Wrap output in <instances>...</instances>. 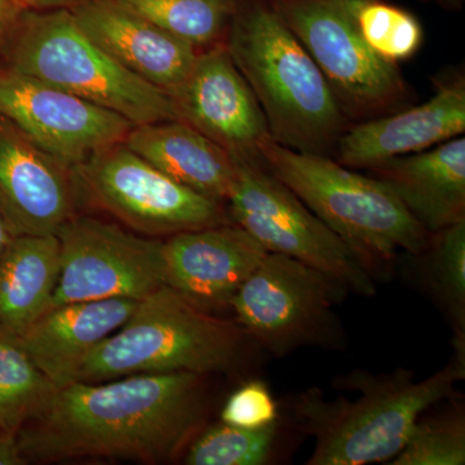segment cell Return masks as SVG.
<instances>
[{"instance_id": "obj_29", "label": "cell", "mask_w": 465, "mask_h": 465, "mask_svg": "<svg viewBox=\"0 0 465 465\" xmlns=\"http://www.w3.org/2000/svg\"><path fill=\"white\" fill-rule=\"evenodd\" d=\"M25 11L17 0H0V47L11 38Z\"/></svg>"}, {"instance_id": "obj_27", "label": "cell", "mask_w": 465, "mask_h": 465, "mask_svg": "<svg viewBox=\"0 0 465 465\" xmlns=\"http://www.w3.org/2000/svg\"><path fill=\"white\" fill-rule=\"evenodd\" d=\"M430 411V410H428ZM423 415L416 421L402 450L390 465H464L463 407Z\"/></svg>"}, {"instance_id": "obj_34", "label": "cell", "mask_w": 465, "mask_h": 465, "mask_svg": "<svg viewBox=\"0 0 465 465\" xmlns=\"http://www.w3.org/2000/svg\"><path fill=\"white\" fill-rule=\"evenodd\" d=\"M0 430H3L2 425H0Z\"/></svg>"}, {"instance_id": "obj_14", "label": "cell", "mask_w": 465, "mask_h": 465, "mask_svg": "<svg viewBox=\"0 0 465 465\" xmlns=\"http://www.w3.org/2000/svg\"><path fill=\"white\" fill-rule=\"evenodd\" d=\"M74 202L73 168L0 116V213L12 235L57 234Z\"/></svg>"}, {"instance_id": "obj_22", "label": "cell", "mask_w": 465, "mask_h": 465, "mask_svg": "<svg viewBox=\"0 0 465 465\" xmlns=\"http://www.w3.org/2000/svg\"><path fill=\"white\" fill-rule=\"evenodd\" d=\"M58 388L29 356L20 335L0 324V425L17 434Z\"/></svg>"}, {"instance_id": "obj_20", "label": "cell", "mask_w": 465, "mask_h": 465, "mask_svg": "<svg viewBox=\"0 0 465 465\" xmlns=\"http://www.w3.org/2000/svg\"><path fill=\"white\" fill-rule=\"evenodd\" d=\"M125 145L174 182L226 202L237 162L225 149L182 121L134 125Z\"/></svg>"}, {"instance_id": "obj_8", "label": "cell", "mask_w": 465, "mask_h": 465, "mask_svg": "<svg viewBox=\"0 0 465 465\" xmlns=\"http://www.w3.org/2000/svg\"><path fill=\"white\" fill-rule=\"evenodd\" d=\"M229 216L268 252L331 275L351 292L371 298L376 281L351 247L281 183L262 161L235 159Z\"/></svg>"}, {"instance_id": "obj_10", "label": "cell", "mask_w": 465, "mask_h": 465, "mask_svg": "<svg viewBox=\"0 0 465 465\" xmlns=\"http://www.w3.org/2000/svg\"><path fill=\"white\" fill-rule=\"evenodd\" d=\"M272 7L320 67L341 109L374 114L406 99L397 64L363 41L347 0H274Z\"/></svg>"}, {"instance_id": "obj_18", "label": "cell", "mask_w": 465, "mask_h": 465, "mask_svg": "<svg viewBox=\"0 0 465 465\" xmlns=\"http://www.w3.org/2000/svg\"><path fill=\"white\" fill-rule=\"evenodd\" d=\"M139 300L69 302L45 312L20 338L29 356L57 388L78 381L92 351L121 329Z\"/></svg>"}, {"instance_id": "obj_12", "label": "cell", "mask_w": 465, "mask_h": 465, "mask_svg": "<svg viewBox=\"0 0 465 465\" xmlns=\"http://www.w3.org/2000/svg\"><path fill=\"white\" fill-rule=\"evenodd\" d=\"M0 116L67 166L124 142L134 124L47 82L0 70Z\"/></svg>"}, {"instance_id": "obj_26", "label": "cell", "mask_w": 465, "mask_h": 465, "mask_svg": "<svg viewBox=\"0 0 465 465\" xmlns=\"http://www.w3.org/2000/svg\"><path fill=\"white\" fill-rule=\"evenodd\" d=\"M347 2L363 41L385 61L397 64L420 47L423 30L409 12L381 0Z\"/></svg>"}, {"instance_id": "obj_25", "label": "cell", "mask_w": 465, "mask_h": 465, "mask_svg": "<svg viewBox=\"0 0 465 465\" xmlns=\"http://www.w3.org/2000/svg\"><path fill=\"white\" fill-rule=\"evenodd\" d=\"M280 420L264 430H242L225 423L204 428L185 454L188 465H266L280 449Z\"/></svg>"}, {"instance_id": "obj_33", "label": "cell", "mask_w": 465, "mask_h": 465, "mask_svg": "<svg viewBox=\"0 0 465 465\" xmlns=\"http://www.w3.org/2000/svg\"><path fill=\"white\" fill-rule=\"evenodd\" d=\"M433 2L439 3L446 8H459L460 5V0H433Z\"/></svg>"}, {"instance_id": "obj_16", "label": "cell", "mask_w": 465, "mask_h": 465, "mask_svg": "<svg viewBox=\"0 0 465 465\" xmlns=\"http://www.w3.org/2000/svg\"><path fill=\"white\" fill-rule=\"evenodd\" d=\"M70 11L92 42L168 94L185 81L197 60V48L153 25L118 0H84Z\"/></svg>"}, {"instance_id": "obj_2", "label": "cell", "mask_w": 465, "mask_h": 465, "mask_svg": "<svg viewBox=\"0 0 465 465\" xmlns=\"http://www.w3.org/2000/svg\"><path fill=\"white\" fill-rule=\"evenodd\" d=\"M452 347L451 360L423 381L403 367L387 374L354 370L333 382L338 390L356 391L354 400H327L318 388L299 393L293 416L314 439L307 465L390 463L419 418L454 399L455 387L465 378V342L452 341Z\"/></svg>"}, {"instance_id": "obj_13", "label": "cell", "mask_w": 465, "mask_h": 465, "mask_svg": "<svg viewBox=\"0 0 465 465\" xmlns=\"http://www.w3.org/2000/svg\"><path fill=\"white\" fill-rule=\"evenodd\" d=\"M170 97L177 121L192 125L234 159L262 161L260 150L272 134L226 47L198 54L191 73Z\"/></svg>"}, {"instance_id": "obj_32", "label": "cell", "mask_w": 465, "mask_h": 465, "mask_svg": "<svg viewBox=\"0 0 465 465\" xmlns=\"http://www.w3.org/2000/svg\"><path fill=\"white\" fill-rule=\"evenodd\" d=\"M12 238V232L9 231L7 223H5V216L0 213V256L5 252L9 240Z\"/></svg>"}, {"instance_id": "obj_28", "label": "cell", "mask_w": 465, "mask_h": 465, "mask_svg": "<svg viewBox=\"0 0 465 465\" xmlns=\"http://www.w3.org/2000/svg\"><path fill=\"white\" fill-rule=\"evenodd\" d=\"M220 419L242 430H264L280 420V407L265 381L250 379L228 397Z\"/></svg>"}, {"instance_id": "obj_6", "label": "cell", "mask_w": 465, "mask_h": 465, "mask_svg": "<svg viewBox=\"0 0 465 465\" xmlns=\"http://www.w3.org/2000/svg\"><path fill=\"white\" fill-rule=\"evenodd\" d=\"M14 34L11 69L116 113L134 127L177 121L170 94L92 42L70 9H26Z\"/></svg>"}, {"instance_id": "obj_11", "label": "cell", "mask_w": 465, "mask_h": 465, "mask_svg": "<svg viewBox=\"0 0 465 465\" xmlns=\"http://www.w3.org/2000/svg\"><path fill=\"white\" fill-rule=\"evenodd\" d=\"M56 235L61 268L48 311L69 302L142 300L166 286L163 241L74 216Z\"/></svg>"}, {"instance_id": "obj_15", "label": "cell", "mask_w": 465, "mask_h": 465, "mask_svg": "<svg viewBox=\"0 0 465 465\" xmlns=\"http://www.w3.org/2000/svg\"><path fill=\"white\" fill-rule=\"evenodd\" d=\"M268 251L241 226H207L163 241L166 286L203 311L231 308Z\"/></svg>"}, {"instance_id": "obj_24", "label": "cell", "mask_w": 465, "mask_h": 465, "mask_svg": "<svg viewBox=\"0 0 465 465\" xmlns=\"http://www.w3.org/2000/svg\"><path fill=\"white\" fill-rule=\"evenodd\" d=\"M153 25L202 47L216 42L234 16V0H118Z\"/></svg>"}, {"instance_id": "obj_7", "label": "cell", "mask_w": 465, "mask_h": 465, "mask_svg": "<svg viewBox=\"0 0 465 465\" xmlns=\"http://www.w3.org/2000/svg\"><path fill=\"white\" fill-rule=\"evenodd\" d=\"M349 292L313 266L268 252L235 293L231 309L262 351L282 358L300 348H345L335 309Z\"/></svg>"}, {"instance_id": "obj_21", "label": "cell", "mask_w": 465, "mask_h": 465, "mask_svg": "<svg viewBox=\"0 0 465 465\" xmlns=\"http://www.w3.org/2000/svg\"><path fill=\"white\" fill-rule=\"evenodd\" d=\"M56 234L12 235L0 256V324L21 335L50 308L60 275Z\"/></svg>"}, {"instance_id": "obj_9", "label": "cell", "mask_w": 465, "mask_h": 465, "mask_svg": "<svg viewBox=\"0 0 465 465\" xmlns=\"http://www.w3.org/2000/svg\"><path fill=\"white\" fill-rule=\"evenodd\" d=\"M73 177L90 203L143 234L170 237L229 223L223 202L174 182L124 142L73 167Z\"/></svg>"}, {"instance_id": "obj_1", "label": "cell", "mask_w": 465, "mask_h": 465, "mask_svg": "<svg viewBox=\"0 0 465 465\" xmlns=\"http://www.w3.org/2000/svg\"><path fill=\"white\" fill-rule=\"evenodd\" d=\"M207 375L137 374L58 388L18 430L25 460L127 459L146 464L183 457L207 427Z\"/></svg>"}, {"instance_id": "obj_30", "label": "cell", "mask_w": 465, "mask_h": 465, "mask_svg": "<svg viewBox=\"0 0 465 465\" xmlns=\"http://www.w3.org/2000/svg\"><path fill=\"white\" fill-rule=\"evenodd\" d=\"M26 460L18 448L16 434L0 430V465H21Z\"/></svg>"}, {"instance_id": "obj_23", "label": "cell", "mask_w": 465, "mask_h": 465, "mask_svg": "<svg viewBox=\"0 0 465 465\" xmlns=\"http://www.w3.org/2000/svg\"><path fill=\"white\" fill-rule=\"evenodd\" d=\"M419 256L425 286L448 316L454 338H465V220L432 232Z\"/></svg>"}, {"instance_id": "obj_5", "label": "cell", "mask_w": 465, "mask_h": 465, "mask_svg": "<svg viewBox=\"0 0 465 465\" xmlns=\"http://www.w3.org/2000/svg\"><path fill=\"white\" fill-rule=\"evenodd\" d=\"M260 154L264 166L351 247L376 282L390 274L400 251L419 258L427 249L430 232L376 177L273 139Z\"/></svg>"}, {"instance_id": "obj_17", "label": "cell", "mask_w": 465, "mask_h": 465, "mask_svg": "<svg viewBox=\"0 0 465 465\" xmlns=\"http://www.w3.org/2000/svg\"><path fill=\"white\" fill-rule=\"evenodd\" d=\"M464 131L465 82L458 76L440 82L432 99L421 105L354 125L335 145L342 166L370 170L463 136Z\"/></svg>"}, {"instance_id": "obj_3", "label": "cell", "mask_w": 465, "mask_h": 465, "mask_svg": "<svg viewBox=\"0 0 465 465\" xmlns=\"http://www.w3.org/2000/svg\"><path fill=\"white\" fill-rule=\"evenodd\" d=\"M265 353L234 320L213 316L163 286L137 302L121 329L84 361L78 381L137 374H234Z\"/></svg>"}, {"instance_id": "obj_19", "label": "cell", "mask_w": 465, "mask_h": 465, "mask_svg": "<svg viewBox=\"0 0 465 465\" xmlns=\"http://www.w3.org/2000/svg\"><path fill=\"white\" fill-rule=\"evenodd\" d=\"M428 232L465 220V139L388 159L370 168Z\"/></svg>"}, {"instance_id": "obj_31", "label": "cell", "mask_w": 465, "mask_h": 465, "mask_svg": "<svg viewBox=\"0 0 465 465\" xmlns=\"http://www.w3.org/2000/svg\"><path fill=\"white\" fill-rule=\"evenodd\" d=\"M29 11H52V9H70L84 0H17Z\"/></svg>"}, {"instance_id": "obj_4", "label": "cell", "mask_w": 465, "mask_h": 465, "mask_svg": "<svg viewBox=\"0 0 465 465\" xmlns=\"http://www.w3.org/2000/svg\"><path fill=\"white\" fill-rule=\"evenodd\" d=\"M225 47L255 94L274 142L318 154L335 145L344 110L320 67L272 5L234 14Z\"/></svg>"}]
</instances>
